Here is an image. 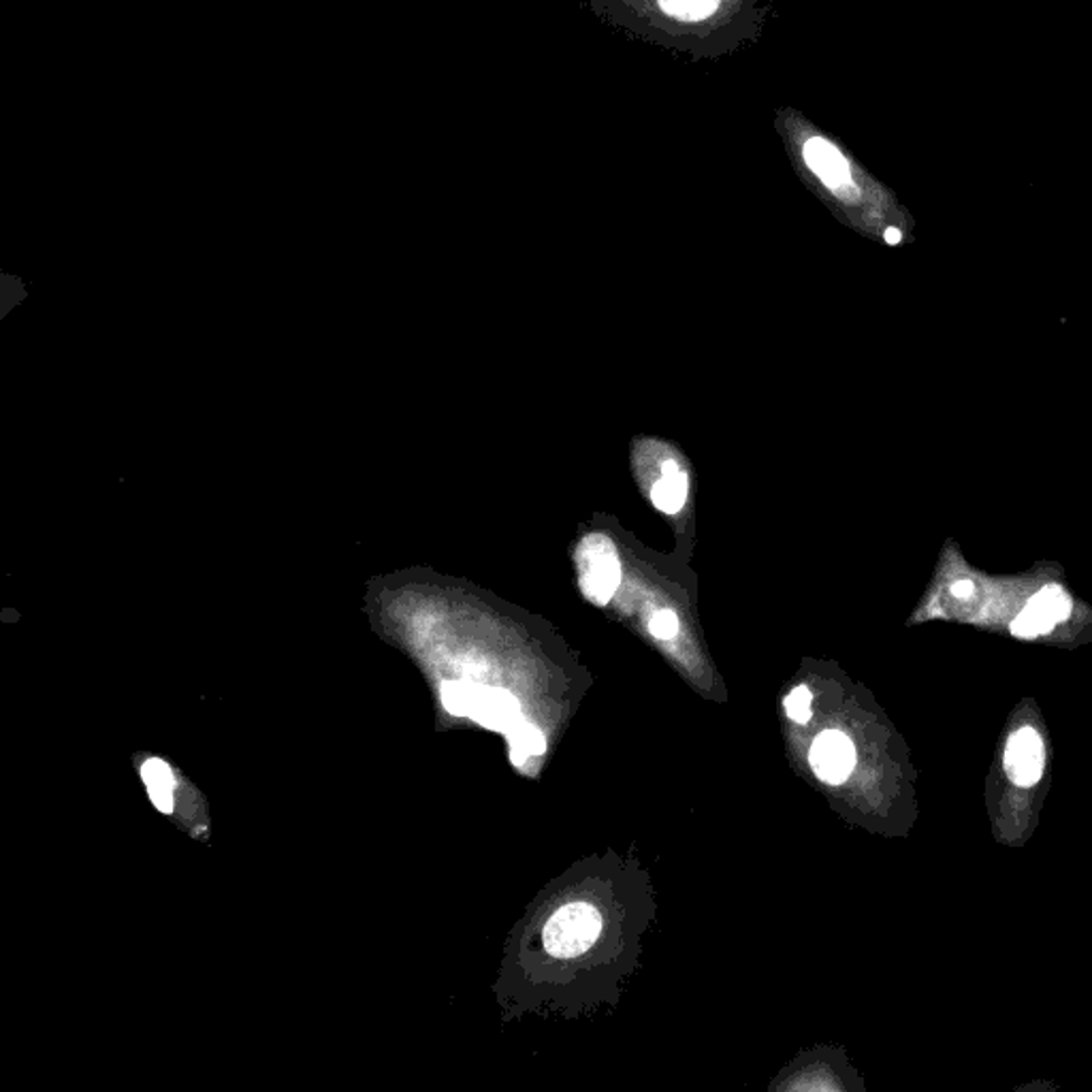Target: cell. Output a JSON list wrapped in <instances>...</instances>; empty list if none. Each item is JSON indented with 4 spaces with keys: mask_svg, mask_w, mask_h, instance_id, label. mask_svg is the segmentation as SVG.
I'll return each instance as SVG.
<instances>
[{
    "mask_svg": "<svg viewBox=\"0 0 1092 1092\" xmlns=\"http://www.w3.org/2000/svg\"><path fill=\"white\" fill-rule=\"evenodd\" d=\"M602 931V916L587 903H572L555 911L546 922V952L557 958H576L585 954Z\"/></svg>",
    "mask_w": 1092,
    "mask_h": 1092,
    "instance_id": "1",
    "label": "cell"
},
{
    "mask_svg": "<svg viewBox=\"0 0 1092 1092\" xmlns=\"http://www.w3.org/2000/svg\"><path fill=\"white\" fill-rule=\"evenodd\" d=\"M576 559L585 595L595 604L610 602L621 583V563L610 538L602 534L587 536L576 550Z\"/></svg>",
    "mask_w": 1092,
    "mask_h": 1092,
    "instance_id": "2",
    "label": "cell"
},
{
    "mask_svg": "<svg viewBox=\"0 0 1092 1092\" xmlns=\"http://www.w3.org/2000/svg\"><path fill=\"white\" fill-rule=\"evenodd\" d=\"M1072 613V600L1061 587H1046L1031 598L1020 617L1011 623V632L1020 638H1035L1048 634L1057 623L1065 621Z\"/></svg>",
    "mask_w": 1092,
    "mask_h": 1092,
    "instance_id": "3",
    "label": "cell"
},
{
    "mask_svg": "<svg viewBox=\"0 0 1092 1092\" xmlns=\"http://www.w3.org/2000/svg\"><path fill=\"white\" fill-rule=\"evenodd\" d=\"M1044 766L1046 749L1041 736L1033 728H1022L1011 734L1005 749L1007 777L1020 788H1031L1041 779Z\"/></svg>",
    "mask_w": 1092,
    "mask_h": 1092,
    "instance_id": "4",
    "label": "cell"
},
{
    "mask_svg": "<svg viewBox=\"0 0 1092 1092\" xmlns=\"http://www.w3.org/2000/svg\"><path fill=\"white\" fill-rule=\"evenodd\" d=\"M468 717H472L474 721L483 723L489 730L508 734L513 728L521 723V704L506 689L474 685Z\"/></svg>",
    "mask_w": 1092,
    "mask_h": 1092,
    "instance_id": "5",
    "label": "cell"
},
{
    "mask_svg": "<svg viewBox=\"0 0 1092 1092\" xmlns=\"http://www.w3.org/2000/svg\"><path fill=\"white\" fill-rule=\"evenodd\" d=\"M856 764V749L851 741L836 730L821 732L811 747V768L821 781L843 784Z\"/></svg>",
    "mask_w": 1092,
    "mask_h": 1092,
    "instance_id": "6",
    "label": "cell"
},
{
    "mask_svg": "<svg viewBox=\"0 0 1092 1092\" xmlns=\"http://www.w3.org/2000/svg\"><path fill=\"white\" fill-rule=\"evenodd\" d=\"M805 160L809 169L818 175L819 179L832 188L838 190L845 184H849V164L843 158V154L828 143L825 139H809L805 143Z\"/></svg>",
    "mask_w": 1092,
    "mask_h": 1092,
    "instance_id": "7",
    "label": "cell"
},
{
    "mask_svg": "<svg viewBox=\"0 0 1092 1092\" xmlns=\"http://www.w3.org/2000/svg\"><path fill=\"white\" fill-rule=\"evenodd\" d=\"M651 500L658 511L666 515L679 513L687 500V476L675 459H669L662 465V478L653 485Z\"/></svg>",
    "mask_w": 1092,
    "mask_h": 1092,
    "instance_id": "8",
    "label": "cell"
},
{
    "mask_svg": "<svg viewBox=\"0 0 1092 1092\" xmlns=\"http://www.w3.org/2000/svg\"><path fill=\"white\" fill-rule=\"evenodd\" d=\"M141 777L145 781L147 794L154 807L162 814L173 811V773L162 760H147L141 766Z\"/></svg>",
    "mask_w": 1092,
    "mask_h": 1092,
    "instance_id": "9",
    "label": "cell"
},
{
    "mask_svg": "<svg viewBox=\"0 0 1092 1092\" xmlns=\"http://www.w3.org/2000/svg\"><path fill=\"white\" fill-rule=\"evenodd\" d=\"M508 743L511 758L517 766H521L528 758L541 756L545 751V734L530 723H519L517 728H513L508 732Z\"/></svg>",
    "mask_w": 1092,
    "mask_h": 1092,
    "instance_id": "10",
    "label": "cell"
},
{
    "mask_svg": "<svg viewBox=\"0 0 1092 1092\" xmlns=\"http://www.w3.org/2000/svg\"><path fill=\"white\" fill-rule=\"evenodd\" d=\"M472 691H474V682H444V687H442V702H444L446 710L452 713V715H459V717H468L470 702H472Z\"/></svg>",
    "mask_w": 1092,
    "mask_h": 1092,
    "instance_id": "11",
    "label": "cell"
},
{
    "mask_svg": "<svg viewBox=\"0 0 1092 1092\" xmlns=\"http://www.w3.org/2000/svg\"><path fill=\"white\" fill-rule=\"evenodd\" d=\"M719 0H660V6L679 19H702L717 9Z\"/></svg>",
    "mask_w": 1092,
    "mask_h": 1092,
    "instance_id": "12",
    "label": "cell"
},
{
    "mask_svg": "<svg viewBox=\"0 0 1092 1092\" xmlns=\"http://www.w3.org/2000/svg\"><path fill=\"white\" fill-rule=\"evenodd\" d=\"M811 691L807 687H796L788 698H786V710H788V717L794 719L796 723H807L811 719Z\"/></svg>",
    "mask_w": 1092,
    "mask_h": 1092,
    "instance_id": "13",
    "label": "cell"
},
{
    "mask_svg": "<svg viewBox=\"0 0 1092 1092\" xmlns=\"http://www.w3.org/2000/svg\"><path fill=\"white\" fill-rule=\"evenodd\" d=\"M649 628H651V634H653L656 638L671 641V638H675V636H677V632H679V619H677V615H675L673 610L664 608V610H660V613H656V615H653V619H651Z\"/></svg>",
    "mask_w": 1092,
    "mask_h": 1092,
    "instance_id": "14",
    "label": "cell"
},
{
    "mask_svg": "<svg viewBox=\"0 0 1092 1092\" xmlns=\"http://www.w3.org/2000/svg\"><path fill=\"white\" fill-rule=\"evenodd\" d=\"M973 589H975V585L971 580H958L952 585V593L956 598H968L973 593Z\"/></svg>",
    "mask_w": 1092,
    "mask_h": 1092,
    "instance_id": "15",
    "label": "cell"
},
{
    "mask_svg": "<svg viewBox=\"0 0 1092 1092\" xmlns=\"http://www.w3.org/2000/svg\"><path fill=\"white\" fill-rule=\"evenodd\" d=\"M886 242L888 244H899L901 242V231L899 229H888L886 231Z\"/></svg>",
    "mask_w": 1092,
    "mask_h": 1092,
    "instance_id": "16",
    "label": "cell"
}]
</instances>
